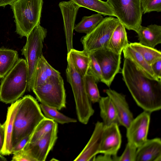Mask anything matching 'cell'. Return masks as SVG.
I'll return each instance as SVG.
<instances>
[{"mask_svg": "<svg viewBox=\"0 0 161 161\" xmlns=\"http://www.w3.org/2000/svg\"><path fill=\"white\" fill-rule=\"evenodd\" d=\"M58 126L37 141L28 142L23 149L33 161H45L57 140Z\"/></svg>", "mask_w": 161, "mask_h": 161, "instance_id": "8fae6325", "label": "cell"}, {"mask_svg": "<svg viewBox=\"0 0 161 161\" xmlns=\"http://www.w3.org/2000/svg\"><path fill=\"white\" fill-rule=\"evenodd\" d=\"M67 59V80L73 93L78 119L81 123L86 125L93 114L94 110L86 92L84 77L76 69L69 53Z\"/></svg>", "mask_w": 161, "mask_h": 161, "instance_id": "277c9868", "label": "cell"}, {"mask_svg": "<svg viewBox=\"0 0 161 161\" xmlns=\"http://www.w3.org/2000/svg\"><path fill=\"white\" fill-rule=\"evenodd\" d=\"M43 0H15L10 5L14 14L16 32L27 37L40 24Z\"/></svg>", "mask_w": 161, "mask_h": 161, "instance_id": "5b68a950", "label": "cell"}, {"mask_svg": "<svg viewBox=\"0 0 161 161\" xmlns=\"http://www.w3.org/2000/svg\"><path fill=\"white\" fill-rule=\"evenodd\" d=\"M154 73L159 80H161V59L155 61L151 65Z\"/></svg>", "mask_w": 161, "mask_h": 161, "instance_id": "8d00e7d4", "label": "cell"}, {"mask_svg": "<svg viewBox=\"0 0 161 161\" xmlns=\"http://www.w3.org/2000/svg\"><path fill=\"white\" fill-rule=\"evenodd\" d=\"M18 59V54L16 51L0 48V78L5 76Z\"/></svg>", "mask_w": 161, "mask_h": 161, "instance_id": "484cf974", "label": "cell"}, {"mask_svg": "<svg viewBox=\"0 0 161 161\" xmlns=\"http://www.w3.org/2000/svg\"><path fill=\"white\" fill-rule=\"evenodd\" d=\"M68 53L69 54L75 68L84 77L89 70L90 62L89 54L84 50L73 48Z\"/></svg>", "mask_w": 161, "mask_h": 161, "instance_id": "cb8c5ba5", "label": "cell"}, {"mask_svg": "<svg viewBox=\"0 0 161 161\" xmlns=\"http://www.w3.org/2000/svg\"><path fill=\"white\" fill-rule=\"evenodd\" d=\"M125 29L120 22L113 32L107 48L117 54H121L123 49L129 44Z\"/></svg>", "mask_w": 161, "mask_h": 161, "instance_id": "44dd1931", "label": "cell"}, {"mask_svg": "<svg viewBox=\"0 0 161 161\" xmlns=\"http://www.w3.org/2000/svg\"><path fill=\"white\" fill-rule=\"evenodd\" d=\"M19 101V99L12 103L8 109L6 119L4 123L5 126V141L0 153L3 155H9L12 154V137L14 122Z\"/></svg>", "mask_w": 161, "mask_h": 161, "instance_id": "d6986e66", "label": "cell"}, {"mask_svg": "<svg viewBox=\"0 0 161 161\" xmlns=\"http://www.w3.org/2000/svg\"><path fill=\"white\" fill-rule=\"evenodd\" d=\"M115 107L118 117L119 125L127 128L134 119L125 96L111 89L105 91Z\"/></svg>", "mask_w": 161, "mask_h": 161, "instance_id": "9a60e30c", "label": "cell"}, {"mask_svg": "<svg viewBox=\"0 0 161 161\" xmlns=\"http://www.w3.org/2000/svg\"><path fill=\"white\" fill-rule=\"evenodd\" d=\"M41 103L60 110L66 107V95L61 75L51 77L45 83L32 90Z\"/></svg>", "mask_w": 161, "mask_h": 161, "instance_id": "52a82bcc", "label": "cell"}, {"mask_svg": "<svg viewBox=\"0 0 161 161\" xmlns=\"http://www.w3.org/2000/svg\"><path fill=\"white\" fill-rule=\"evenodd\" d=\"M161 140L147 139L137 148L135 161H161Z\"/></svg>", "mask_w": 161, "mask_h": 161, "instance_id": "e0dca14e", "label": "cell"}, {"mask_svg": "<svg viewBox=\"0 0 161 161\" xmlns=\"http://www.w3.org/2000/svg\"><path fill=\"white\" fill-rule=\"evenodd\" d=\"M31 135L24 137L13 147L12 148V153L13 154L23 150L28 142Z\"/></svg>", "mask_w": 161, "mask_h": 161, "instance_id": "d590c367", "label": "cell"}, {"mask_svg": "<svg viewBox=\"0 0 161 161\" xmlns=\"http://www.w3.org/2000/svg\"><path fill=\"white\" fill-rule=\"evenodd\" d=\"M123 79L137 104L151 113L161 108V81L145 75L130 59L125 58Z\"/></svg>", "mask_w": 161, "mask_h": 161, "instance_id": "6da1fadb", "label": "cell"}, {"mask_svg": "<svg viewBox=\"0 0 161 161\" xmlns=\"http://www.w3.org/2000/svg\"><path fill=\"white\" fill-rule=\"evenodd\" d=\"M59 6L63 19L64 30L68 53L73 48V32L77 12L80 7L71 0L60 2Z\"/></svg>", "mask_w": 161, "mask_h": 161, "instance_id": "4fadbf2b", "label": "cell"}, {"mask_svg": "<svg viewBox=\"0 0 161 161\" xmlns=\"http://www.w3.org/2000/svg\"><path fill=\"white\" fill-rule=\"evenodd\" d=\"M100 115L104 125L114 124L119 125L118 114L115 107L110 98L107 96L101 97L99 102Z\"/></svg>", "mask_w": 161, "mask_h": 161, "instance_id": "603a6c76", "label": "cell"}, {"mask_svg": "<svg viewBox=\"0 0 161 161\" xmlns=\"http://www.w3.org/2000/svg\"><path fill=\"white\" fill-rule=\"evenodd\" d=\"M45 118L40 105L32 96L27 95L19 99L14 122L12 147L24 137L31 135Z\"/></svg>", "mask_w": 161, "mask_h": 161, "instance_id": "7a4b0ae2", "label": "cell"}, {"mask_svg": "<svg viewBox=\"0 0 161 161\" xmlns=\"http://www.w3.org/2000/svg\"><path fill=\"white\" fill-rule=\"evenodd\" d=\"M104 18L102 15L98 13L89 16H84L80 21L75 25L74 30L78 33L87 34L92 31Z\"/></svg>", "mask_w": 161, "mask_h": 161, "instance_id": "4316f807", "label": "cell"}, {"mask_svg": "<svg viewBox=\"0 0 161 161\" xmlns=\"http://www.w3.org/2000/svg\"><path fill=\"white\" fill-rule=\"evenodd\" d=\"M120 22L113 16L104 18L92 31L81 38L83 50L91 54L106 48L113 32Z\"/></svg>", "mask_w": 161, "mask_h": 161, "instance_id": "ba28073f", "label": "cell"}, {"mask_svg": "<svg viewBox=\"0 0 161 161\" xmlns=\"http://www.w3.org/2000/svg\"><path fill=\"white\" fill-rule=\"evenodd\" d=\"M119 125H104L99 153L114 156L117 154L121 144Z\"/></svg>", "mask_w": 161, "mask_h": 161, "instance_id": "5bb4252c", "label": "cell"}, {"mask_svg": "<svg viewBox=\"0 0 161 161\" xmlns=\"http://www.w3.org/2000/svg\"><path fill=\"white\" fill-rule=\"evenodd\" d=\"M99 63L102 73V82L109 87L120 69L121 54H117L107 48L93 53Z\"/></svg>", "mask_w": 161, "mask_h": 161, "instance_id": "30bf717a", "label": "cell"}, {"mask_svg": "<svg viewBox=\"0 0 161 161\" xmlns=\"http://www.w3.org/2000/svg\"><path fill=\"white\" fill-rule=\"evenodd\" d=\"M125 58L131 60L148 78L160 80L156 76L150 65L137 52L131 47L129 44L123 50Z\"/></svg>", "mask_w": 161, "mask_h": 161, "instance_id": "7402d4cb", "label": "cell"}, {"mask_svg": "<svg viewBox=\"0 0 161 161\" xmlns=\"http://www.w3.org/2000/svg\"><path fill=\"white\" fill-rule=\"evenodd\" d=\"M141 5L144 14L153 11H161V0H141Z\"/></svg>", "mask_w": 161, "mask_h": 161, "instance_id": "1f68e13d", "label": "cell"}, {"mask_svg": "<svg viewBox=\"0 0 161 161\" xmlns=\"http://www.w3.org/2000/svg\"><path fill=\"white\" fill-rule=\"evenodd\" d=\"M80 7L93 11L103 16L115 17L108 3L101 0H70Z\"/></svg>", "mask_w": 161, "mask_h": 161, "instance_id": "d4e9b609", "label": "cell"}, {"mask_svg": "<svg viewBox=\"0 0 161 161\" xmlns=\"http://www.w3.org/2000/svg\"><path fill=\"white\" fill-rule=\"evenodd\" d=\"M137 148L128 142L122 155L117 156L116 161H135Z\"/></svg>", "mask_w": 161, "mask_h": 161, "instance_id": "d6a6232c", "label": "cell"}, {"mask_svg": "<svg viewBox=\"0 0 161 161\" xmlns=\"http://www.w3.org/2000/svg\"><path fill=\"white\" fill-rule=\"evenodd\" d=\"M103 154V155H99L97 157L95 156L93 158L92 160L101 161H113L112 156L107 154Z\"/></svg>", "mask_w": 161, "mask_h": 161, "instance_id": "f35d334b", "label": "cell"}, {"mask_svg": "<svg viewBox=\"0 0 161 161\" xmlns=\"http://www.w3.org/2000/svg\"><path fill=\"white\" fill-rule=\"evenodd\" d=\"M11 160L12 161H33L24 149L13 154V156Z\"/></svg>", "mask_w": 161, "mask_h": 161, "instance_id": "e575fe53", "label": "cell"}, {"mask_svg": "<svg viewBox=\"0 0 161 161\" xmlns=\"http://www.w3.org/2000/svg\"><path fill=\"white\" fill-rule=\"evenodd\" d=\"M40 106L42 111L46 118L52 119L57 123L61 124L75 123V119L65 115L58 111L57 109L40 103Z\"/></svg>", "mask_w": 161, "mask_h": 161, "instance_id": "f1b7e54d", "label": "cell"}, {"mask_svg": "<svg viewBox=\"0 0 161 161\" xmlns=\"http://www.w3.org/2000/svg\"><path fill=\"white\" fill-rule=\"evenodd\" d=\"M57 126V123L52 119L46 118L36 127L31 135L28 142H33L37 141Z\"/></svg>", "mask_w": 161, "mask_h": 161, "instance_id": "f546056e", "label": "cell"}, {"mask_svg": "<svg viewBox=\"0 0 161 161\" xmlns=\"http://www.w3.org/2000/svg\"><path fill=\"white\" fill-rule=\"evenodd\" d=\"M5 139V126L0 123V153H1L4 143Z\"/></svg>", "mask_w": 161, "mask_h": 161, "instance_id": "74e56055", "label": "cell"}, {"mask_svg": "<svg viewBox=\"0 0 161 161\" xmlns=\"http://www.w3.org/2000/svg\"><path fill=\"white\" fill-rule=\"evenodd\" d=\"M89 54L90 62L88 72L95 78L97 82H101L102 73L100 66L93 54Z\"/></svg>", "mask_w": 161, "mask_h": 161, "instance_id": "836d02e7", "label": "cell"}, {"mask_svg": "<svg viewBox=\"0 0 161 161\" xmlns=\"http://www.w3.org/2000/svg\"><path fill=\"white\" fill-rule=\"evenodd\" d=\"M47 33L46 29L40 24L37 25L26 37V43L21 50L27 65L28 76L27 90L29 92L32 91L36 69L43 55V42Z\"/></svg>", "mask_w": 161, "mask_h": 161, "instance_id": "8992f818", "label": "cell"}, {"mask_svg": "<svg viewBox=\"0 0 161 161\" xmlns=\"http://www.w3.org/2000/svg\"><path fill=\"white\" fill-rule=\"evenodd\" d=\"M86 90L90 100L92 103L98 102L101 97L95 78L88 72L84 77Z\"/></svg>", "mask_w": 161, "mask_h": 161, "instance_id": "4dcf8cb0", "label": "cell"}, {"mask_svg": "<svg viewBox=\"0 0 161 161\" xmlns=\"http://www.w3.org/2000/svg\"><path fill=\"white\" fill-rule=\"evenodd\" d=\"M60 75L59 71L53 68L42 55L36 69L32 90L35 86L46 83L51 77Z\"/></svg>", "mask_w": 161, "mask_h": 161, "instance_id": "ffe728a7", "label": "cell"}, {"mask_svg": "<svg viewBox=\"0 0 161 161\" xmlns=\"http://www.w3.org/2000/svg\"><path fill=\"white\" fill-rule=\"evenodd\" d=\"M139 43L145 46L154 48L161 43V26L151 24L147 27L141 25L136 32Z\"/></svg>", "mask_w": 161, "mask_h": 161, "instance_id": "ac0fdd59", "label": "cell"}, {"mask_svg": "<svg viewBox=\"0 0 161 161\" xmlns=\"http://www.w3.org/2000/svg\"><path fill=\"white\" fill-rule=\"evenodd\" d=\"M129 45L138 52L150 65L161 59V52L154 48L145 46L139 42L130 43Z\"/></svg>", "mask_w": 161, "mask_h": 161, "instance_id": "83f0119b", "label": "cell"}, {"mask_svg": "<svg viewBox=\"0 0 161 161\" xmlns=\"http://www.w3.org/2000/svg\"><path fill=\"white\" fill-rule=\"evenodd\" d=\"M28 69L26 60L19 59L3 78L0 85V100L5 103L15 102L27 88Z\"/></svg>", "mask_w": 161, "mask_h": 161, "instance_id": "3957f363", "label": "cell"}, {"mask_svg": "<svg viewBox=\"0 0 161 161\" xmlns=\"http://www.w3.org/2000/svg\"><path fill=\"white\" fill-rule=\"evenodd\" d=\"M15 0H0V7H5L8 5H10Z\"/></svg>", "mask_w": 161, "mask_h": 161, "instance_id": "ab89813d", "label": "cell"}, {"mask_svg": "<svg viewBox=\"0 0 161 161\" xmlns=\"http://www.w3.org/2000/svg\"><path fill=\"white\" fill-rule=\"evenodd\" d=\"M116 17L129 30L135 32L141 25V0H107Z\"/></svg>", "mask_w": 161, "mask_h": 161, "instance_id": "9c48e42d", "label": "cell"}, {"mask_svg": "<svg viewBox=\"0 0 161 161\" xmlns=\"http://www.w3.org/2000/svg\"><path fill=\"white\" fill-rule=\"evenodd\" d=\"M104 125L103 122L97 121L95 124L92 134L88 142L75 161L92 160L99 153Z\"/></svg>", "mask_w": 161, "mask_h": 161, "instance_id": "2e32d148", "label": "cell"}, {"mask_svg": "<svg viewBox=\"0 0 161 161\" xmlns=\"http://www.w3.org/2000/svg\"><path fill=\"white\" fill-rule=\"evenodd\" d=\"M151 113L144 111L134 118L126 129L128 142L137 148L147 139Z\"/></svg>", "mask_w": 161, "mask_h": 161, "instance_id": "7c38bea8", "label": "cell"}, {"mask_svg": "<svg viewBox=\"0 0 161 161\" xmlns=\"http://www.w3.org/2000/svg\"><path fill=\"white\" fill-rule=\"evenodd\" d=\"M7 161V159L1 155V154H0V161Z\"/></svg>", "mask_w": 161, "mask_h": 161, "instance_id": "60d3db41", "label": "cell"}]
</instances>
